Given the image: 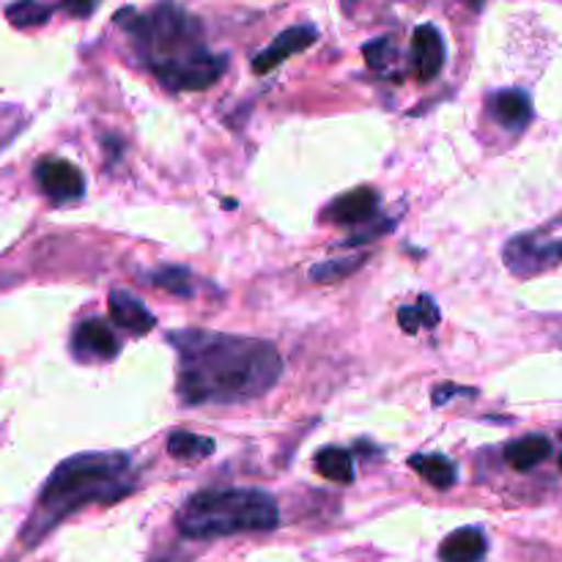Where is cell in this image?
I'll return each instance as SVG.
<instances>
[{"label": "cell", "instance_id": "4fadbf2b", "mask_svg": "<svg viewBox=\"0 0 562 562\" xmlns=\"http://www.w3.org/2000/svg\"><path fill=\"white\" fill-rule=\"evenodd\" d=\"M486 536L477 527H461L450 532L439 547V560L442 562H483L486 558Z\"/></svg>", "mask_w": 562, "mask_h": 562}, {"label": "cell", "instance_id": "603a6c76", "mask_svg": "<svg viewBox=\"0 0 562 562\" xmlns=\"http://www.w3.org/2000/svg\"><path fill=\"white\" fill-rule=\"evenodd\" d=\"M362 53H366L368 64H371L376 71H390V66H393L395 58H398V49H395L393 38H387V36L371 42L366 49H362Z\"/></svg>", "mask_w": 562, "mask_h": 562}, {"label": "cell", "instance_id": "8992f818", "mask_svg": "<svg viewBox=\"0 0 562 562\" xmlns=\"http://www.w3.org/2000/svg\"><path fill=\"white\" fill-rule=\"evenodd\" d=\"M223 69L225 60L220 58V55L201 49V53L187 55V58L165 64L154 71H157L159 80L168 88H173V91H201V88H209L214 80H220Z\"/></svg>", "mask_w": 562, "mask_h": 562}, {"label": "cell", "instance_id": "cb8c5ba5", "mask_svg": "<svg viewBox=\"0 0 562 562\" xmlns=\"http://www.w3.org/2000/svg\"><path fill=\"white\" fill-rule=\"evenodd\" d=\"M99 0H64L60 3V9L69 11L71 16H91L93 11H97Z\"/></svg>", "mask_w": 562, "mask_h": 562}, {"label": "cell", "instance_id": "52a82bcc", "mask_svg": "<svg viewBox=\"0 0 562 562\" xmlns=\"http://www.w3.org/2000/svg\"><path fill=\"white\" fill-rule=\"evenodd\" d=\"M36 181L44 195L53 198V201H71V198H80L82 190H86L82 173L66 159H44V162H38Z\"/></svg>", "mask_w": 562, "mask_h": 562}, {"label": "cell", "instance_id": "5b68a950", "mask_svg": "<svg viewBox=\"0 0 562 562\" xmlns=\"http://www.w3.org/2000/svg\"><path fill=\"white\" fill-rule=\"evenodd\" d=\"M558 261H562V214L543 223L541 228L530 231V234L516 236L505 247V263L519 278L543 272Z\"/></svg>", "mask_w": 562, "mask_h": 562}, {"label": "cell", "instance_id": "5bb4252c", "mask_svg": "<svg viewBox=\"0 0 562 562\" xmlns=\"http://www.w3.org/2000/svg\"><path fill=\"white\" fill-rule=\"evenodd\" d=\"M492 110L494 121L505 126V130H521V126L530 124L532 119V108H530V97L525 91H499L492 97Z\"/></svg>", "mask_w": 562, "mask_h": 562}, {"label": "cell", "instance_id": "277c9868", "mask_svg": "<svg viewBox=\"0 0 562 562\" xmlns=\"http://www.w3.org/2000/svg\"><path fill=\"white\" fill-rule=\"evenodd\" d=\"M132 31L137 33V38L146 47L151 69H159V66L173 64V60H181L203 49L201 42H198V22L176 3H162L159 9H154L137 25H132Z\"/></svg>", "mask_w": 562, "mask_h": 562}, {"label": "cell", "instance_id": "d4e9b609", "mask_svg": "<svg viewBox=\"0 0 562 562\" xmlns=\"http://www.w3.org/2000/svg\"><path fill=\"white\" fill-rule=\"evenodd\" d=\"M464 3L470 5V9L477 11V9H483V3H486V0H464Z\"/></svg>", "mask_w": 562, "mask_h": 562}, {"label": "cell", "instance_id": "7402d4cb", "mask_svg": "<svg viewBox=\"0 0 562 562\" xmlns=\"http://www.w3.org/2000/svg\"><path fill=\"white\" fill-rule=\"evenodd\" d=\"M366 256H351V258H335V261L318 263V267L311 269V278L318 280V283H335V280H344L346 274L357 272L362 267Z\"/></svg>", "mask_w": 562, "mask_h": 562}, {"label": "cell", "instance_id": "d6986e66", "mask_svg": "<svg viewBox=\"0 0 562 562\" xmlns=\"http://www.w3.org/2000/svg\"><path fill=\"white\" fill-rule=\"evenodd\" d=\"M398 322L404 327V333H420V329L428 327H437L439 322V311H437V302L431 296H420L415 307H401L398 311Z\"/></svg>", "mask_w": 562, "mask_h": 562}, {"label": "cell", "instance_id": "6da1fadb", "mask_svg": "<svg viewBox=\"0 0 562 562\" xmlns=\"http://www.w3.org/2000/svg\"><path fill=\"white\" fill-rule=\"evenodd\" d=\"M179 349V395L184 404H239L272 390L283 360L263 340L217 333L170 335Z\"/></svg>", "mask_w": 562, "mask_h": 562}, {"label": "cell", "instance_id": "2e32d148", "mask_svg": "<svg viewBox=\"0 0 562 562\" xmlns=\"http://www.w3.org/2000/svg\"><path fill=\"white\" fill-rule=\"evenodd\" d=\"M412 470L423 477L426 483H431L434 488H450L456 483V467L453 461H448L445 456H415L409 461Z\"/></svg>", "mask_w": 562, "mask_h": 562}, {"label": "cell", "instance_id": "e0dca14e", "mask_svg": "<svg viewBox=\"0 0 562 562\" xmlns=\"http://www.w3.org/2000/svg\"><path fill=\"white\" fill-rule=\"evenodd\" d=\"M212 450H214V439L198 437V434L176 431L170 434L168 439V453L179 461H201L206 459V456H212Z\"/></svg>", "mask_w": 562, "mask_h": 562}, {"label": "cell", "instance_id": "3957f363", "mask_svg": "<svg viewBox=\"0 0 562 562\" xmlns=\"http://www.w3.org/2000/svg\"><path fill=\"white\" fill-rule=\"evenodd\" d=\"M278 521V505L269 494L256 488H217L187 499L176 525L187 538H225L274 530Z\"/></svg>", "mask_w": 562, "mask_h": 562}, {"label": "cell", "instance_id": "8fae6325", "mask_svg": "<svg viewBox=\"0 0 562 562\" xmlns=\"http://www.w3.org/2000/svg\"><path fill=\"white\" fill-rule=\"evenodd\" d=\"M379 209V195L371 187H360V190H351L346 195L335 198L327 206V220L335 225H357L366 223L376 214Z\"/></svg>", "mask_w": 562, "mask_h": 562}, {"label": "cell", "instance_id": "ffe728a7", "mask_svg": "<svg viewBox=\"0 0 562 562\" xmlns=\"http://www.w3.org/2000/svg\"><path fill=\"white\" fill-rule=\"evenodd\" d=\"M49 14H53V9L38 3V0H16V3H11L9 9H5V16H9L11 25L16 27L44 25V22L49 20Z\"/></svg>", "mask_w": 562, "mask_h": 562}, {"label": "cell", "instance_id": "30bf717a", "mask_svg": "<svg viewBox=\"0 0 562 562\" xmlns=\"http://www.w3.org/2000/svg\"><path fill=\"white\" fill-rule=\"evenodd\" d=\"M71 346H75L77 357H82V360H113L119 355V338H115L113 329L102 318H88V322H82L75 329Z\"/></svg>", "mask_w": 562, "mask_h": 562}, {"label": "cell", "instance_id": "9c48e42d", "mask_svg": "<svg viewBox=\"0 0 562 562\" xmlns=\"http://www.w3.org/2000/svg\"><path fill=\"white\" fill-rule=\"evenodd\" d=\"M445 42L434 25H420L412 36V69L417 80L428 82L442 71Z\"/></svg>", "mask_w": 562, "mask_h": 562}, {"label": "cell", "instance_id": "7c38bea8", "mask_svg": "<svg viewBox=\"0 0 562 562\" xmlns=\"http://www.w3.org/2000/svg\"><path fill=\"white\" fill-rule=\"evenodd\" d=\"M110 318L132 335L151 333L154 324H157V318L148 313V307L132 294H126V291H113L110 294Z\"/></svg>", "mask_w": 562, "mask_h": 562}, {"label": "cell", "instance_id": "44dd1931", "mask_svg": "<svg viewBox=\"0 0 562 562\" xmlns=\"http://www.w3.org/2000/svg\"><path fill=\"white\" fill-rule=\"evenodd\" d=\"M148 280H151V285H157V289H162V291H170V294H176V296L192 294V274L184 272V269L165 267V269H159V272L148 274Z\"/></svg>", "mask_w": 562, "mask_h": 562}, {"label": "cell", "instance_id": "ba28073f", "mask_svg": "<svg viewBox=\"0 0 562 562\" xmlns=\"http://www.w3.org/2000/svg\"><path fill=\"white\" fill-rule=\"evenodd\" d=\"M316 38H318L316 27H311V25L289 27V31L280 33V36L274 38V42L269 44L263 53H258L256 58H252V71H256V75L272 71L274 66L283 64L285 58H291V55H296V53H302V49L311 47Z\"/></svg>", "mask_w": 562, "mask_h": 562}, {"label": "cell", "instance_id": "7a4b0ae2", "mask_svg": "<svg viewBox=\"0 0 562 562\" xmlns=\"http://www.w3.org/2000/svg\"><path fill=\"white\" fill-rule=\"evenodd\" d=\"M130 492L132 464L124 453L71 456L49 475L22 538L25 543H36L75 510L93 503H115Z\"/></svg>", "mask_w": 562, "mask_h": 562}, {"label": "cell", "instance_id": "9a60e30c", "mask_svg": "<svg viewBox=\"0 0 562 562\" xmlns=\"http://www.w3.org/2000/svg\"><path fill=\"white\" fill-rule=\"evenodd\" d=\"M549 453H552V442H549L547 437H541V434H530V437L525 439H516V442H510L508 448H505V459H508V464L519 472H527L532 470V467L541 464V461H547Z\"/></svg>", "mask_w": 562, "mask_h": 562}, {"label": "cell", "instance_id": "484cf974", "mask_svg": "<svg viewBox=\"0 0 562 562\" xmlns=\"http://www.w3.org/2000/svg\"><path fill=\"white\" fill-rule=\"evenodd\" d=\"M560 470H562V456H560Z\"/></svg>", "mask_w": 562, "mask_h": 562}, {"label": "cell", "instance_id": "ac0fdd59", "mask_svg": "<svg viewBox=\"0 0 562 562\" xmlns=\"http://www.w3.org/2000/svg\"><path fill=\"white\" fill-rule=\"evenodd\" d=\"M316 470L333 483H351V477H355V464L344 448H324L316 456Z\"/></svg>", "mask_w": 562, "mask_h": 562}]
</instances>
